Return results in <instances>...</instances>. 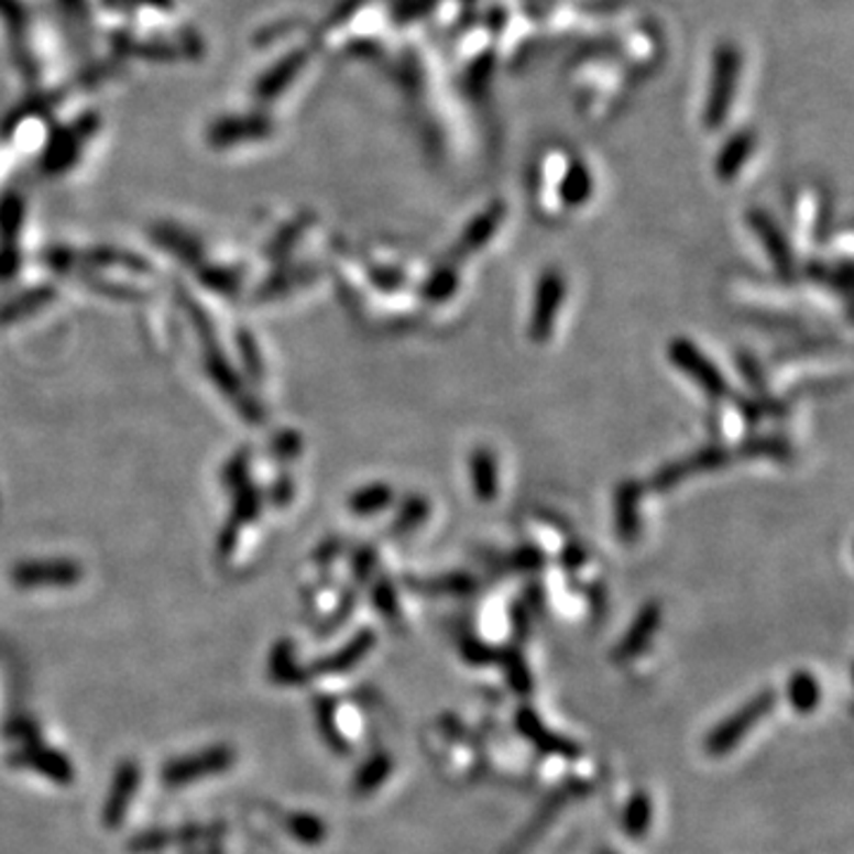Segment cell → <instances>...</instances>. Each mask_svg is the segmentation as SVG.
Instances as JSON below:
<instances>
[{"label": "cell", "instance_id": "obj_1", "mask_svg": "<svg viewBox=\"0 0 854 854\" xmlns=\"http://www.w3.org/2000/svg\"><path fill=\"white\" fill-rule=\"evenodd\" d=\"M776 708V693L771 689L759 691L753 696L743 708H738L734 714H729L722 724H716L705 741V747L710 755H726L751 734V731L765 720V716Z\"/></svg>", "mask_w": 854, "mask_h": 854}, {"label": "cell", "instance_id": "obj_2", "mask_svg": "<svg viewBox=\"0 0 854 854\" xmlns=\"http://www.w3.org/2000/svg\"><path fill=\"white\" fill-rule=\"evenodd\" d=\"M589 790H591V786L587 781H568V784L558 786L551 792V796H548L539 804L537 814H534L527 821V826L515 835V841L506 847V852H503V854H523V852H527L544 835V831L558 819V814L562 812V807H568L572 800L584 798Z\"/></svg>", "mask_w": 854, "mask_h": 854}, {"label": "cell", "instance_id": "obj_3", "mask_svg": "<svg viewBox=\"0 0 854 854\" xmlns=\"http://www.w3.org/2000/svg\"><path fill=\"white\" fill-rule=\"evenodd\" d=\"M669 361H672L681 373L689 375L693 383L703 390L712 399H724L729 394V383L724 373L716 369V365L700 352V349L686 338L672 340L667 349Z\"/></svg>", "mask_w": 854, "mask_h": 854}, {"label": "cell", "instance_id": "obj_4", "mask_svg": "<svg viewBox=\"0 0 854 854\" xmlns=\"http://www.w3.org/2000/svg\"><path fill=\"white\" fill-rule=\"evenodd\" d=\"M736 76H738V53L734 45H720V51L714 53V67H712V84H710V100L705 107V121L710 129L722 127L729 117L731 100H734L736 90Z\"/></svg>", "mask_w": 854, "mask_h": 854}, {"label": "cell", "instance_id": "obj_5", "mask_svg": "<svg viewBox=\"0 0 854 854\" xmlns=\"http://www.w3.org/2000/svg\"><path fill=\"white\" fill-rule=\"evenodd\" d=\"M233 759H236V753L231 747L214 745V747H207V751L169 762V765L162 769V781L164 786H172V788L188 786L205 779V776L221 774L228 767H233Z\"/></svg>", "mask_w": 854, "mask_h": 854}, {"label": "cell", "instance_id": "obj_6", "mask_svg": "<svg viewBox=\"0 0 854 854\" xmlns=\"http://www.w3.org/2000/svg\"><path fill=\"white\" fill-rule=\"evenodd\" d=\"M562 299H566V278H562V273L556 269L544 271L537 283L534 309L529 316V338L537 344H544L554 335Z\"/></svg>", "mask_w": 854, "mask_h": 854}, {"label": "cell", "instance_id": "obj_7", "mask_svg": "<svg viewBox=\"0 0 854 854\" xmlns=\"http://www.w3.org/2000/svg\"><path fill=\"white\" fill-rule=\"evenodd\" d=\"M139 786H141V767L131 759L121 762L114 771L112 788L107 792V800L102 807V823L107 829H119L121 823H124L133 796L139 792Z\"/></svg>", "mask_w": 854, "mask_h": 854}, {"label": "cell", "instance_id": "obj_8", "mask_svg": "<svg viewBox=\"0 0 854 854\" xmlns=\"http://www.w3.org/2000/svg\"><path fill=\"white\" fill-rule=\"evenodd\" d=\"M747 223H751L755 236L762 240V245H765L774 269L779 271V276L786 281H792V276H796V259H792V250L786 233L774 223L769 214L762 209H753L747 214Z\"/></svg>", "mask_w": 854, "mask_h": 854}, {"label": "cell", "instance_id": "obj_9", "mask_svg": "<svg viewBox=\"0 0 854 854\" xmlns=\"http://www.w3.org/2000/svg\"><path fill=\"white\" fill-rule=\"evenodd\" d=\"M515 726L544 755L570 757V759L579 755V745L574 741L560 736V734H556V731L548 729L541 722V716L534 712L532 708H521V710H517Z\"/></svg>", "mask_w": 854, "mask_h": 854}, {"label": "cell", "instance_id": "obj_10", "mask_svg": "<svg viewBox=\"0 0 854 854\" xmlns=\"http://www.w3.org/2000/svg\"><path fill=\"white\" fill-rule=\"evenodd\" d=\"M660 620H663V610L658 603H646L644 607H640L638 615L632 622L629 632L620 638L613 658L617 663H627V660L636 658L638 653H644L650 646L655 632H658Z\"/></svg>", "mask_w": 854, "mask_h": 854}, {"label": "cell", "instance_id": "obj_11", "mask_svg": "<svg viewBox=\"0 0 854 854\" xmlns=\"http://www.w3.org/2000/svg\"><path fill=\"white\" fill-rule=\"evenodd\" d=\"M10 765L34 769L43 776H48L51 781L59 786H69L74 781V767L69 765V759L55 751H48V747L43 745H32V747H24L20 753H14L10 757Z\"/></svg>", "mask_w": 854, "mask_h": 854}, {"label": "cell", "instance_id": "obj_12", "mask_svg": "<svg viewBox=\"0 0 854 854\" xmlns=\"http://www.w3.org/2000/svg\"><path fill=\"white\" fill-rule=\"evenodd\" d=\"M503 217H506V207H503V202H494V205L486 207L480 217H475L466 226V231L459 240V245H456L453 254L463 259V256L480 252L486 242L496 236Z\"/></svg>", "mask_w": 854, "mask_h": 854}, {"label": "cell", "instance_id": "obj_13", "mask_svg": "<svg viewBox=\"0 0 854 854\" xmlns=\"http://www.w3.org/2000/svg\"><path fill=\"white\" fill-rule=\"evenodd\" d=\"M731 459V453L724 449V447H710V449H703L693 453L689 461H677L672 466L663 468L658 475H655V486H660V490H667V486H675L679 484L681 480H686L691 475V472H698V470H716L726 466Z\"/></svg>", "mask_w": 854, "mask_h": 854}, {"label": "cell", "instance_id": "obj_14", "mask_svg": "<svg viewBox=\"0 0 854 854\" xmlns=\"http://www.w3.org/2000/svg\"><path fill=\"white\" fill-rule=\"evenodd\" d=\"M640 496H644V490H640V484L634 480L622 482L615 492V527H617V537L624 544H632L638 539Z\"/></svg>", "mask_w": 854, "mask_h": 854}, {"label": "cell", "instance_id": "obj_15", "mask_svg": "<svg viewBox=\"0 0 854 854\" xmlns=\"http://www.w3.org/2000/svg\"><path fill=\"white\" fill-rule=\"evenodd\" d=\"M468 472L472 492L482 503H492L499 496V461L496 453L486 447L472 449L468 459Z\"/></svg>", "mask_w": 854, "mask_h": 854}, {"label": "cell", "instance_id": "obj_16", "mask_svg": "<svg viewBox=\"0 0 854 854\" xmlns=\"http://www.w3.org/2000/svg\"><path fill=\"white\" fill-rule=\"evenodd\" d=\"M375 646V634L363 629L361 634H357L352 640L344 648H340L338 653L328 655V658L318 660L311 672H318V675H342V672H349L354 665H359L365 655L371 653V648Z\"/></svg>", "mask_w": 854, "mask_h": 854}, {"label": "cell", "instance_id": "obj_17", "mask_svg": "<svg viewBox=\"0 0 854 854\" xmlns=\"http://www.w3.org/2000/svg\"><path fill=\"white\" fill-rule=\"evenodd\" d=\"M753 147H755V135L751 131L736 133L734 139H731L722 147L720 157H716V162H714L716 178H720V180H734L741 174L743 164L751 160Z\"/></svg>", "mask_w": 854, "mask_h": 854}, {"label": "cell", "instance_id": "obj_18", "mask_svg": "<svg viewBox=\"0 0 854 854\" xmlns=\"http://www.w3.org/2000/svg\"><path fill=\"white\" fill-rule=\"evenodd\" d=\"M202 835L200 826H180V829H155V831H145L141 835H135L129 843V852L135 854H147V852H157L169 845H180V843H190L195 837Z\"/></svg>", "mask_w": 854, "mask_h": 854}, {"label": "cell", "instance_id": "obj_19", "mask_svg": "<svg viewBox=\"0 0 854 854\" xmlns=\"http://www.w3.org/2000/svg\"><path fill=\"white\" fill-rule=\"evenodd\" d=\"M560 200L568 207H582L593 195V176L582 160H572L566 176L560 180Z\"/></svg>", "mask_w": 854, "mask_h": 854}, {"label": "cell", "instance_id": "obj_20", "mask_svg": "<svg viewBox=\"0 0 854 854\" xmlns=\"http://www.w3.org/2000/svg\"><path fill=\"white\" fill-rule=\"evenodd\" d=\"M819 700H821V686L817 677L812 672H807V669L792 672V677L788 679V703L792 705V710L800 714H810L819 708Z\"/></svg>", "mask_w": 854, "mask_h": 854}, {"label": "cell", "instance_id": "obj_21", "mask_svg": "<svg viewBox=\"0 0 854 854\" xmlns=\"http://www.w3.org/2000/svg\"><path fill=\"white\" fill-rule=\"evenodd\" d=\"M650 823H653L650 796H648V792H644V790H638L629 798L627 807H624L622 829L629 837H634V841H640V837H644L650 831Z\"/></svg>", "mask_w": 854, "mask_h": 854}, {"label": "cell", "instance_id": "obj_22", "mask_svg": "<svg viewBox=\"0 0 854 854\" xmlns=\"http://www.w3.org/2000/svg\"><path fill=\"white\" fill-rule=\"evenodd\" d=\"M392 774V757L387 753H375L371 759H365L354 774V792L357 796H369L387 781Z\"/></svg>", "mask_w": 854, "mask_h": 854}, {"label": "cell", "instance_id": "obj_23", "mask_svg": "<svg viewBox=\"0 0 854 854\" xmlns=\"http://www.w3.org/2000/svg\"><path fill=\"white\" fill-rule=\"evenodd\" d=\"M496 660H499V665L503 669V675H506L508 686H511L515 693H521V696L532 693L534 679H532V672H529V667H527L525 658L521 655V650H517V648H503V650H499V658Z\"/></svg>", "mask_w": 854, "mask_h": 854}, {"label": "cell", "instance_id": "obj_24", "mask_svg": "<svg viewBox=\"0 0 854 854\" xmlns=\"http://www.w3.org/2000/svg\"><path fill=\"white\" fill-rule=\"evenodd\" d=\"M414 591L427 593V596H468L475 591V579L470 574H445L437 579H418Z\"/></svg>", "mask_w": 854, "mask_h": 854}, {"label": "cell", "instance_id": "obj_25", "mask_svg": "<svg viewBox=\"0 0 854 854\" xmlns=\"http://www.w3.org/2000/svg\"><path fill=\"white\" fill-rule=\"evenodd\" d=\"M314 712H316V722H318V729L320 734H324V741L330 745V751L335 753H349V743L347 738L342 736V731L338 726V722H335V703L330 698H316L314 700Z\"/></svg>", "mask_w": 854, "mask_h": 854}, {"label": "cell", "instance_id": "obj_26", "mask_svg": "<svg viewBox=\"0 0 854 854\" xmlns=\"http://www.w3.org/2000/svg\"><path fill=\"white\" fill-rule=\"evenodd\" d=\"M456 289H459V271H456L453 266H441V269L433 271L430 276H427V281L420 287V293L427 302L441 304V302L451 299L456 295Z\"/></svg>", "mask_w": 854, "mask_h": 854}, {"label": "cell", "instance_id": "obj_27", "mask_svg": "<svg viewBox=\"0 0 854 854\" xmlns=\"http://www.w3.org/2000/svg\"><path fill=\"white\" fill-rule=\"evenodd\" d=\"M285 829L295 837V841L304 845H320L326 841V833H328V826L318 817L302 814V812L289 814L285 819Z\"/></svg>", "mask_w": 854, "mask_h": 854}, {"label": "cell", "instance_id": "obj_28", "mask_svg": "<svg viewBox=\"0 0 854 854\" xmlns=\"http://www.w3.org/2000/svg\"><path fill=\"white\" fill-rule=\"evenodd\" d=\"M430 517V503L423 496H410L404 501V508L394 523V534H406L416 527H423Z\"/></svg>", "mask_w": 854, "mask_h": 854}, {"label": "cell", "instance_id": "obj_29", "mask_svg": "<svg viewBox=\"0 0 854 854\" xmlns=\"http://www.w3.org/2000/svg\"><path fill=\"white\" fill-rule=\"evenodd\" d=\"M390 501H392V490L387 484H371L352 499V508L359 515H373L377 511L387 508Z\"/></svg>", "mask_w": 854, "mask_h": 854}, {"label": "cell", "instance_id": "obj_30", "mask_svg": "<svg viewBox=\"0 0 854 854\" xmlns=\"http://www.w3.org/2000/svg\"><path fill=\"white\" fill-rule=\"evenodd\" d=\"M271 677L285 683V686H293L297 681L304 679V675L299 672V669L293 667V658H289V644H281V648L273 653V660H271Z\"/></svg>", "mask_w": 854, "mask_h": 854}, {"label": "cell", "instance_id": "obj_31", "mask_svg": "<svg viewBox=\"0 0 854 854\" xmlns=\"http://www.w3.org/2000/svg\"><path fill=\"white\" fill-rule=\"evenodd\" d=\"M461 653H463V658H466L470 665H490V663H494V660L499 658V650H494L492 646L482 644V640H478V638H468V640H463Z\"/></svg>", "mask_w": 854, "mask_h": 854}, {"label": "cell", "instance_id": "obj_32", "mask_svg": "<svg viewBox=\"0 0 854 854\" xmlns=\"http://www.w3.org/2000/svg\"><path fill=\"white\" fill-rule=\"evenodd\" d=\"M373 603L377 607V613H383L385 617H394L399 613V601H396V591L392 589L390 582H380L373 591Z\"/></svg>", "mask_w": 854, "mask_h": 854}, {"label": "cell", "instance_id": "obj_33", "mask_svg": "<svg viewBox=\"0 0 854 854\" xmlns=\"http://www.w3.org/2000/svg\"><path fill=\"white\" fill-rule=\"evenodd\" d=\"M513 566L523 572L539 570L544 566V556L537 551V548H523L513 556Z\"/></svg>", "mask_w": 854, "mask_h": 854}, {"label": "cell", "instance_id": "obj_34", "mask_svg": "<svg viewBox=\"0 0 854 854\" xmlns=\"http://www.w3.org/2000/svg\"><path fill=\"white\" fill-rule=\"evenodd\" d=\"M587 551L582 546L577 544H568L566 548H562V568H566L568 572H577L582 566H587Z\"/></svg>", "mask_w": 854, "mask_h": 854}, {"label": "cell", "instance_id": "obj_35", "mask_svg": "<svg viewBox=\"0 0 854 854\" xmlns=\"http://www.w3.org/2000/svg\"><path fill=\"white\" fill-rule=\"evenodd\" d=\"M599 854H615L613 850H599Z\"/></svg>", "mask_w": 854, "mask_h": 854}]
</instances>
